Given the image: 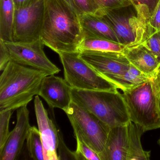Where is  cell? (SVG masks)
I'll return each mask as SVG.
<instances>
[{"mask_svg":"<svg viewBox=\"0 0 160 160\" xmlns=\"http://www.w3.org/2000/svg\"><path fill=\"white\" fill-rule=\"evenodd\" d=\"M101 9H112L132 4L131 0H97Z\"/></svg>","mask_w":160,"mask_h":160,"instance_id":"4316f807","label":"cell"},{"mask_svg":"<svg viewBox=\"0 0 160 160\" xmlns=\"http://www.w3.org/2000/svg\"><path fill=\"white\" fill-rule=\"evenodd\" d=\"M13 110L0 112V152L2 151L11 132L9 131V123Z\"/></svg>","mask_w":160,"mask_h":160,"instance_id":"7402d4cb","label":"cell"},{"mask_svg":"<svg viewBox=\"0 0 160 160\" xmlns=\"http://www.w3.org/2000/svg\"><path fill=\"white\" fill-rule=\"evenodd\" d=\"M44 14V0L16 9L12 42L28 43L41 39Z\"/></svg>","mask_w":160,"mask_h":160,"instance_id":"9c48e42d","label":"cell"},{"mask_svg":"<svg viewBox=\"0 0 160 160\" xmlns=\"http://www.w3.org/2000/svg\"><path fill=\"white\" fill-rule=\"evenodd\" d=\"M11 61L24 66L43 71L48 75L58 73L61 70L47 58L42 39L28 43L5 42Z\"/></svg>","mask_w":160,"mask_h":160,"instance_id":"30bf717a","label":"cell"},{"mask_svg":"<svg viewBox=\"0 0 160 160\" xmlns=\"http://www.w3.org/2000/svg\"><path fill=\"white\" fill-rule=\"evenodd\" d=\"M79 18L83 39H105L119 43L112 28L100 16L83 14L79 15Z\"/></svg>","mask_w":160,"mask_h":160,"instance_id":"2e32d148","label":"cell"},{"mask_svg":"<svg viewBox=\"0 0 160 160\" xmlns=\"http://www.w3.org/2000/svg\"><path fill=\"white\" fill-rule=\"evenodd\" d=\"M125 46L109 40L101 39H83L79 46V52L83 50L122 52Z\"/></svg>","mask_w":160,"mask_h":160,"instance_id":"d6986e66","label":"cell"},{"mask_svg":"<svg viewBox=\"0 0 160 160\" xmlns=\"http://www.w3.org/2000/svg\"><path fill=\"white\" fill-rule=\"evenodd\" d=\"M65 1H66L67 2H68V3L72 7V0H65Z\"/></svg>","mask_w":160,"mask_h":160,"instance_id":"d6a6232c","label":"cell"},{"mask_svg":"<svg viewBox=\"0 0 160 160\" xmlns=\"http://www.w3.org/2000/svg\"><path fill=\"white\" fill-rule=\"evenodd\" d=\"M78 136L99 155L103 151L110 128L87 109L72 101L64 111Z\"/></svg>","mask_w":160,"mask_h":160,"instance_id":"ba28073f","label":"cell"},{"mask_svg":"<svg viewBox=\"0 0 160 160\" xmlns=\"http://www.w3.org/2000/svg\"><path fill=\"white\" fill-rule=\"evenodd\" d=\"M159 30H160V2L150 18L146 39L155 32Z\"/></svg>","mask_w":160,"mask_h":160,"instance_id":"484cf974","label":"cell"},{"mask_svg":"<svg viewBox=\"0 0 160 160\" xmlns=\"http://www.w3.org/2000/svg\"><path fill=\"white\" fill-rule=\"evenodd\" d=\"M29 113L27 105L17 109L16 124L11 132L4 148L0 152V160L18 159L32 127L30 123Z\"/></svg>","mask_w":160,"mask_h":160,"instance_id":"5bb4252c","label":"cell"},{"mask_svg":"<svg viewBox=\"0 0 160 160\" xmlns=\"http://www.w3.org/2000/svg\"><path fill=\"white\" fill-rule=\"evenodd\" d=\"M143 129L132 122L110 128L101 160H148L150 152L141 142Z\"/></svg>","mask_w":160,"mask_h":160,"instance_id":"5b68a950","label":"cell"},{"mask_svg":"<svg viewBox=\"0 0 160 160\" xmlns=\"http://www.w3.org/2000/svg\"><path fill=\"white\" fill-rule=\"evenodd\" d=\"M16 9H20L32 5L39 0H13Z\"/></svg>","mask_w":160,"mask_h":160,"instance_id":"4dcf8cb0","label":"cell"},{"mask_svg":"<svg viewBox=\"0 0 160 160\" xmlns=\"http://www.w3.org/2000/svg\"><path fill=\"white\" fill-rule=\"evenodd\" d=\"M77 149L75 153L76 160H101L98 153L87 145L81 138L75 136Z\"/></svg>","mask_w":160,"mask_h":160,"instance_id":"44dd1931","label":"cell"},{"mask_svg":"<svg viewBox=\"0 0 160 160\" xmlns=\"http://www.w3.org/2000/svg\"><path fill=\"white\" fill-rule=\"evenodd\" d=\"M152 78L131 64L127 71L110 78L109 80L115 84L118 89L124 91L137 88L148 82Z\"/></svg>","mask_w":160,"mask_h":160,"instance_id":"e0dca14e","label":"cell"},{"mask_svg":"<svg viewBox=\"0 0 160 160\" xmlns=\"http://www.w3.org/2000/svg\"><path fill=\"white\" fill-rule=\"evenodd\" d=\"M157 77V78H159L160 79V65L158 68V70H157V72H156V75L155 76Z\"/></svg>","mask_w":160,"mask_h":160,"instance_id":"1f68e13d","label":"cell"},{"mask_svg":"<svg viewBox=\"0 0 160 160\" xmlns=\"http://www.w3.org/2000/svg\"><path fill=\"white\" fill-rule=\"evenodd\" d=\"M96 14L112 28L119 43L132 46L146 40L151 16L146 5L132 4L114 9H101Z\"/></svg>","mask_w":160,"mask_h":160,"instance_id":"277c9868","label":"cell"},{"mask_svg":"<svg viewBox=\"0 0 160 160\" xmlns=\"http://www.w3.org/2000/svg\"><path fill=\"white\" fill-rule=\"evenodd\" d=\"M141 43L151 52L160 63V30L150 35Z\"/></svg>","mask_w":160,"mask_h":160,"instance_id":"cb8c5ba5","label":"cell"},{"mask_svg":"<svg viewBox=\"0 0 160 160\" xmlns=\"http://www.w3.org/2000/svg\"><path fill=\"white\" fill-rule=\"evenodd\" d=\"M72 101L89 111L110 128L131 121L127 105L118 89L85 90L72 88Z\"/></svg>","mask_w":160,"mask_h":160,"instance_id":"3957f363","label":"cell"},{"mask_svg":"<svg viewBox=\"0 0 160 160\" xmlns=\"http://www.w3.org/2000/svg\"><path fill=\"white\" fill-rule=\"evenodd\" d=\"M64 79L72 88L85 90L113 91L117 86L100 74L80 56V52L59 53Z\"/></svg>","mask_w":160,"mask_h":160,"instance_id":"52a82bcc","label":"cell"},{"mask_svg":"<svg viewBox=\"0 0 160 160\" xmlns=\"http://www.w3.org/2000/svg\"><path fill=\"white\" fill-rule=\"evenodd\" d=\"M72 89L64 78L49 75L43 79L38 95L46 102L49 107L65 111L72 101Z\"/></svg>","mask_w":160,"mask_h":160,"instance_id":"4fadbf2b","label":"cell"},{"mask_svg":"<svg viewBox=\"0 0 160 160\" xmlns=\"http://www.w3.org/2000/svg\"><path fill=\"white\" fill-rule=\"evenodd\" d=\"M58 160H76L75 152H72L67 147L64 141L62 133L59 129L58 145Z\"/></svg>","mask_w":160,"mask_h":160,"instance_id":"d4e9b609","label":"cell"},{"mask_svg":"<svg viewBox=\"0 0 160 160\" xmlns=\"http://www.w3.org/2000/svg\"><path fill=\"white\" fill-rule=\"evenodd\" d=\"M27 148L29 155L35 160H44L43 147L39 129L31 127L27 138Z\"/></svg>","mask_w":160,"mask_h":160,"instance_id":"ffe728a7","label":"cell"},{"mask_svg":"<svg viewBox=\"0 0 160 160\" xmlns=\"http://www.w3.org/2000/svg\"><path fill=\"white\" fill-rule=\"evenodd\" d=\"M151 80L153 91L156 96L158 107L160 111V79L156 77H153L152 78Z\"/></svg>","mask_w":160,"mask_h":160,"instance_id":"f546056e","label":"cell"},{"mask_svg":"<svg viewBox=\"0 0 160 160\" xmlns=\"http://www.w3.org/2000/svg\"><path fill=\"white\" fill-rule=\"evenodd\" d=\"M151 80L122 93L130 121L145 132L160 128V111Z\"/></svg>","mask_w":160,"mask_h":160,"instance_id":"8992f818","label":"cell"},{"mask_svg":"<svg viewBox=\"0 0 160 160\" xmlns=\"http://www.w3.org/2000/svg\"><path fill=\"white\" fill-rule=\"evenodd\" d=\"M132 4L134 6L137 5H146L148 8L151 15L157 8L160 0H131Z\"/></svg>","mask_w":160,"mask_h":160,"instance_id":"f1b7e54d","label":"cell"},{"mask_svg":"<svg viewBox=\"0 0 160 160\" xmlns=\"http://www.w3.org/2000/svg\"><path fill=\"white\" fill-rule=\"evenodd\" d=\"M48 75L43 71L9 62L0 76V112L28 105L38 95Z\"/></svg>","mask_w":160,"mask_h":160,"instance_id":"7a4b0ae2","label":"cell"},{"mask_svg":"<svg viewBox=\"0 0 160 160\" xmlns=\"http://www.w3.org/2000/svg\"><path fill=\"white\" fill-rule=\"evenodd\" d=\"M41 39L58 54L79 52L83 37L79 15L65 0H44Z\"/></svg>","mask_w":160,"mask_h":160,"instance_id":"6da1fadb","label":"cell"},{"mask_svg":"<svg viewBox=\"0 0 160 160\" xmlns=\"http://www.w3.org/2000/svg\"><path fill=\"white\" fill-rule=\"evenodd\" d=\"M131 64L150 77L155 76L160 63L142 43L126 47L122 51Z\"/></svg>","mask_w":160,"mask_h":160,"instance_id":"9a60e30c","label":"cell"},{"mask_svg":"<svg viewBox=\"0 0 160 160\" xmlns=\"http://www.w3.org/2000/svg\"><path fill=\"white\" fill-rule=\"evenodd\" d=\"M73 8L78 15L83 14H97L101 8L97 0H72Z\"/></svg>","mask_w":160,"mask_h":160,"instance_id":"603a6c76","label":"cell"},{"mask_svg":"<svg viewBox=\"0 0 160 160\" xmlns=\"http://www.w3.org/2000/svg\"><path fill=\"white\" fill-rule=\"evenodd\" d=\"M11 61V56L6 43L0 40V71L2 72Z\"/></svg>","mask_w":160,"mask_h":160,"instance_id":"83f0119b","label":"cell"},{"mask_svg":"<svg viewBox=\"0 0 160 160\" xmlns=\"http://www.w3.org/2000/svg\"><path fill=\"white\" fill-rule=\"evenodd\" d=\"M158 144H159V145H160V138H159V140H158Z\"/></svg>","mask_w":160,"mask_h":160,"instance_id":"836d02e7","label":"cell"},{"mask_svg":"<svg viewBox=\"0 0 160 160\" xmlns=\"http://www.w3.org/2000/svg\"><path fill=\"white\" fill-rule=\"evenodd\" d=\"M16 8L13 0H0V40L12 42Z\"/></svg>","mask_w":160,"mask_h":160,"instance_id":"ac0fdd59","label":"cell"},{"mask_svg":"<svg viewBox=\"0 0 160 160\" xmlns=\"http://www.w3.org/2000/svg\"><path fill=\"white\" fill-rule=\"evenodd\" d=\"M80 56L108 80L127 71L131 66V63L122 52L83 50L80 52Z\"/></svg>","mask_w":160,"mask_h":160,"instance_id":"7c38bea8","label":"cell"},{"mask_svg":"<svg viewBox=\"0 0 160 160\" xmlns=\"http://www.w3.org/2000/svg\"><path fill=\"white\" fill-rule=\"evenodd\" d=\"M34 110L43 147L44 160H58L59 128L54 116V108L49 107L48 116L47 110L43 104L39 95L34 99Z\"/></svg>","mask_w":160,"mask_h":160,"instance_id":"8fae6325","label":"cell"}]
</instances>
